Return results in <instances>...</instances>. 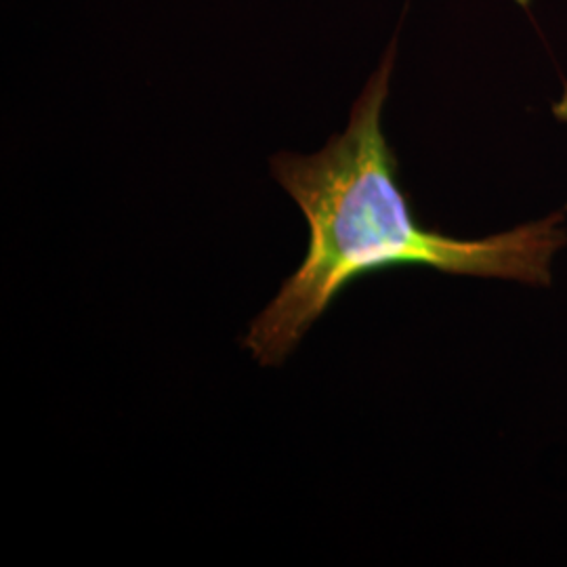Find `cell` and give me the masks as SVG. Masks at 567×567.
I'll use <instances>...</instances> for the list:
<instances>
[{
  "label": "cell",
  "mask_w": 567,
  "mask_h": 567,
  "mask_svg": "<svg viewBox=\"0 0 567 567\" xmlns=\"http://www.w3.org/2000/svg\"><path fill=\"white\" fill-rule=\"evenodd\" d=\"M395 41L353 103L349 124L311 156L278 154L274 179L309 227L299 269L252 320L243 347L261 365H280L344 290L389 267L419 265L452 276L547 286L555 252L567 243L564 215L484 240L426 229L398 182V158L383 133Z\"/></svg>",
  "instance_id": "obj_1"
}]
</instances>
